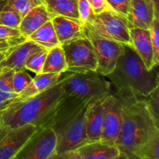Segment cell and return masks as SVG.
Masks as SVG:
<instances>
[{
	"mask_svg": "<svg viewBox=\"0 0 159 159\" xmlns=\"http://www.w3.org/2000/svg\"><path fill=\"white\" fill-rule=\"evenodd\" d=\"M106 78L111 83L113 93L118 97L142 99L159 87L158 65L148 70L134 48L125 45L116 67Z\"/></svg>",
	"mask_w": 159,
	"mask_h": 159,
	"instance_id": "cell-1",
	"label": "cell"
},
{
	"mask_svg": "<svg viewBox=\"0 0 159 159\" xmlns=\"http://www.w3.org/2000/svg\"><path fill=\"white\" fill-rule=\"evenodd\" d=\"M122 104L123 121L115 145L130 159H141V150L151 135L159 129L144 98L118 97Z\"/></svg>",
	"mask_w": 159,
	"mask_h": 159,
	"instance_id": "cell-2",
	"label": "cell"
},
{
	"mask_svg": "<svg viewBox=\"0 0 159 159\" xmlns=\"http://www.w3.org/2000/svg\"><path fill=\"white\" fill-rule=\"evenodd\" d=\"M63 95L60 80L43 93L22 102H12L0 111V127L10 130L26 124L39 128Z\"/></svg>",
	"mask_w": 159,
	"mask_h": 159,
	"instance_id": "cell-3",
	"label": "cell"
},
{
	"mask_svg": "<svg viewBox=\"0 0 159 159\" xmlns=\"http://www.w3.org/2000/svg\"><path fill=\"white\" fill-rule=\"evenodd\" d=\"M62 86L65 94L84 101L104 98L113 93L110 81L96 71L72 72L62 74Z\"/></svg>",
	"mask_w": 159,
	"mask_h": 159,
	"instance_id": "cell-4",
	"label": "cell"
},
{
	"mask_svg": "<svg viewBox=\"0 0 159 159\" xmlns=\"http://www.w3.org/2000/svg\"><path fill=\"white\" fill-rule=\"evenodd\" d=\"M85 26L96 35L132 47L130 27L127 18L112 9L94 14L88 22L85 23Z\"/></svg>",
	"mask_w": 159,
	"mask_h": 159,
	"instance_id": "cell-5",
	"label": "cell"
},
{
	"mask_svg": "<svg viewBox=\"0 0 159 159\" xmlns=\"http://www.w3.org/2000/svg\"><path fill=\"white\" fill-rule=\"evenodd\" d=\"M66 60L68 71H96L97 60L93 44L87 36L66 42L61 45Z\"/></svg>",
	"mask_w": 159,
	"mask_h": 159,
	"instance_id": "cell-6",
	"label": "cell"
},
{
	"mask_svg": "<svg viewBox=\"0 0 159 159\" xmlns=\"http://www.w3.org/2000/svg\"><path fill=\"white\" fill-rule=\"evenodd\" d=\"M89 104L66 125L55 132L57 144L52 156L72 152L89 142L85 132V113Z\"/></svg>",
	"mask_w": 159,
	"mask_h": 159,
	"instance_id": "cell-7",
	"label": "cell"
},
{
	"mask_svg": "<svg viewBox=\"0 0 159 159\" xmlns=\"http://www.w3.org/2000/svg\"><path fill=\"white\" fill-rule=\"evenodd\" d=\"M85 34L91 41L96 54L97 60L96 72L106 77L115 68L118 59L124 53L125 45L96 35L85 26Z\"/></svg>",
	"mask_w": 159,
	"mask_h": 159,
	"instance_id": "cell-8",
	"label": "cell"
},
{
	"mask_svg": "<svg viewBox=\"0 0 159 159\" xmlns=\"http://www.w3.org/2000/svg\"><path fill=\"white\" fill-rule=\"evenodd\" d=\"M91 101L81 100L65 94L63 92L61 99L43 120L38 129L51 127L54 132H57L66 125L68 121L74 118Z\"/></svg>",
	"mask_w": 159,
	"mask_h": 159,
	"instance_id": "cell-9",
	"label": "cell"
},
{
	"mask_svg": "<svg viewBox=\"0 0 159 159\" xmlns=\"http://www.w3.org/2000/svg\"><path fill=\"white\" fill-rule=\"evenodd\" d=\"M57 144L56 134L51 127L40 128L16 155L18 159H49Z\"/></svg>",
	"mask_w": 159,
	"mask_h": 159,
	"instance_id": "cell-10",
	"label": "cell"
},
{
	"mask_svg": "<svg viewBox=\"0 0 159 159\" xmlns=\"http://www.w3.org/2000/svg\"><path fill=\"white\" fill-rule=\"evenodd\" d=\"M102 106L103 122L100 141L115 144L122 126V104L116 95L112 93L104 98Z\"/></svg>",
	"mask_w": 159,
	"mask_h": 159,
	"instance_id": "cell-11",
	"label": "cell"
},
{
	"mask_svg": "<svg viewBox=\"0 0 159 159\" xmlns=\"http://www.w3.org/2000/svg\"><path fill=\"white\" fill-rule=\"evenodd\" d=\"M37 130L36 126L26 124L9 130L0 139V159L16 156Z\"/></svg>",
	"mask_w": 159,
	"mask_h": 159,
	"instance_id": "cell-12",
	"label": "cell"
},
{
	"mask_svg": "<svg viewBox=\"0 0 159 159\" xmlns=\"http://www.w3.org/2000/svg\"><path fill=\"white\" fill-rule=\"evenodd\" d=\"M130 27L150 30L154 20L158 18V10L152 0H130L127 16Z\"/></svg>",
	"mask_w": 159,
	"mask_h": 159,
	"instance_id": "cell-13",
	"label": "cell"
},
{
	"mask_svg": "<svg viewBox=\"0 0 159 159\" xmlns=\"http://www.w3.org/2000/svg\"><path fill=\"white\" fill-rule=\"evenodd\" d=\"M132 48L137 53L148 70H152L156 65L151 40L150 30L138 27L130 28Z\"/></svg>",
	"mask_w": 159,
	"mask_h": 159,
	"instance_id": "cell-14",
	"label": "cell"
},
{
	"mask_svg": "<svg viewBox=\"0 0 159 159\" xmlns=\"http://www.w3.org/2000/svg\"><path fill=\"white\" fill-rule=\"evenodd\" d=\"M43 49L42 47L35 42L26 39L20 44H17L12 50L9 55L0 62L2 69H11L14 71L25 69V63L32 54L40 50Z\"/></svg>",
	"mask_w": 159,
	"mask_h": 159,
	"instance_id": "cell-15",
	"label": "cell"
},
{
	"mask_svg": "<svg viewBox=\"0 0 159 159\" xmlns=\"http://www.w3.org/2000/svg\"><path fill=\"white\" fill-rule=\"evenodd\" d=\"M51 23L61 45L85 35V23L80 20L54 16Z\"/></svg>",
	"mask_w": 159,
	"mask_h": 159,
	"instance_id": "cell-16",
	"label": "cell"
},
{
	"mask_svg": "<svg viewBox=\"0 0 159 159\" xmlns=\"http://www.w3.org/2000/svg\"><path fill=\"white\" fill-rule=\"evenodd\" d=\"M104 98L91 101L87 107L85 113V132L89 142L100 141L103 122L102 102Z\"/></svg>",
	"mask_w": 159,
	"mask_h": 159,
	"instance_id": "cell-17",
	"label": "cell"
},
{
	"mask_svg": "<svg viewBox=\"0 0 159 159\" xmlns=\"http://www.w3.org/2000/svg\"><path fill=\"white\" fill-rule=\"evenodd\" d=\"M53 17L54 16L48 11L43 3L38 5L28 11L22 18L18 30L22 36L26 39L44 23L51 20Z\"/></svg>",
	"mask_w": 159,
	"mask_h": 159,
	"instance_id": "cell-18",
	"label": "cell"
},
{
	"mask_svg": "<svg viewBox=\"0 0 159 159\" xmlns=\"http://www.w3.org/2000/svg\"><path fill=\"white\" fill-rule=\"evenodd\" d=\"M62 74L58 73H40L33 78L30 83L15 99L14 102H22L37 96L57 83Z\"/></svg>",
	"mask_w": 159,
	"mask_h": 159,
	"instance_id": "cell-19",
	"label": "cell"
},
{
	"mask_svg": "<svg viewBox=\"0 0 159 159\" xmlns=\"http://www.w3.org/2000/svg\"><path fill=\"white\" fill-rule=\"evenodd\" d=\"M84 159H114L120 155L115 144H109L101 141L87 142L76 149Z\"/></svg>",
	"mask_w": 159,
	"mask_h": 159,
	"instance_id": "cell-20",
	"label": "cell"
},
{
	"mask_svg": "<svg viewBox=\"0 0 159 159\" xmlns=\"http://www.w3.org/2000/svg\"><path fill=\"white\" fill-rule=\"evenodd\" d=\"M26 39L35 42L36 43L47 50H50L54 47L61 45L57 40L51 20L44 23Z\"/></svg>",
	"mask_w": 159,
	"mask_h": 159,
	"instance_id": "cell-21",
	"label": "cell"
},
{
	"mask_svg": "<svg viewBox=\"0 0 159 159\" xmlns=\"http://www.w3.org/2000/svg\"><path fill=\"white\" fill-rule=\"evenodd\" d=\"M68 69L65 54L61 45L48 50L42 73L63 74Z\"/></svg>",
	"mask_w": 159,
	"mask_h": 159,
	"instance_id": "cell-22",
	"label": "cell"
},
{
	"mask_svg": "<svg viewBox=\"0 0 159 159\" xmlns=\"http://www.w3.org/2000/svg\"><path fill=\"white\" fill-rule=\"evenodd\" d=\"M43 3L53 16H61L79 20L76 0H43Z\"/></svg>",
	"mask_w": 159,
	"mask_h": 159,
	"instance_id": "cell-23",
	"label": "cell"
},
{
	"mask_svg": "<svg viewBox=\"0 0 159 159\" xmlns=\"http://www.w3.org/2000/svg\"><path fill=\"white\" fill-rule=\"evenodd\" d=\"M14 71L2 69L0 71V95L6 100H15L18 95L16 94L12 88V77Z\"/></svg>",
	"mask_w": 159,
	"mask_h": 159,
	"instance_id": "cell-24",
	"label": "cell"
},
{
	"mask_svg": "<svg viewBox=\"0 0 159 159\" xmlns=\"http://www.w3.org/2000/svg\"><path fill=\"white\" fill-rule=\"evenodd\" d=\"M21 20L22 16L20 14L6 3L0 12V25L18 29Z\"/></svg>",
	"mask_w": 159,
	"mask_h": 159,
	"instance_id": "cell-25",
	"label": "cell"
},
{
	"mask_svg": "<svg viewBox=\"0 0 159 159\" xmlns=\"http://www.w3.org/2000/svg\"><path fill=\"white\" fill-rule=\"evenodd\" d=\"M159 159V129L153 132L141 150V158Z\"/></svg>",
	"mask_w": 159,
	"mask_h": 159,
	"instance_id": "cell-26",
	"label": "cell"
},
{
	"mask_svg": "<svg viewBox=\"0 0 159 159\" xmlns=\"http://www.w3.org/2000/svg\"><path fill=\"white\" fill-rule=\"evenodd\" d=\"M48 51V50L43 48L32 54L25 63V69L29 70L36 75L42 73Z\"/></svg>",
	"mask_w": 159,
	"mask_h": 159,
	"instance_id": "cell-27",
	"label": "cell"
},
{
	"mask_svg": "<svg viewBox=\"0 0 159 159\" xmlns=\"http://www.w3.org/2000/svg\"><path fill=\"white\" fill-rule=\"evenodd\" d=\"M33 78L26 73V70L14 71L12 77V88L16 94L19 95L31 82Z\"/></svg>",
	"mask_w": 159,
	"mask_h": 159,
	"instance_id": "cell-28",
	"label": "cell"
},
{
	"mask_svg": "<svg viewBox=\"0 0 159 159\" xmlns=\"http://www.w3.org/2000/svg\"><path fill=\"white\" fill-rule=\"evenodd\" d=\"M7 3L16 9L23 18L31 9L43 4V0H9Z\"/></svg>",
	"mask_w": 159,
	"mask_h": 159,
	"instance_id": "cell-29",
	"label": "cell"
},
{
	"mask_svg": "<svg viewBox=\"0 0 159 159\" xmlns=\"http://www.w3.org/2000/svg\"><path fill=\"white\" fill-rule=\"evenodd\" d=\"M148 109L151 115L156 122L158 123V111H159V87L155 89L148 96L144 98Z\"/></svg>",
	"mask_w": 159,
	"mask_h": 159,
	"instance_id": "cell-30",
	"label": "cell"
},
{
	"mask_svg": "<svg viewBox=\"0 0 159 159\" xmlns=\"http://www.w3.org/2000/svg\"><path fill=\"white\" fill-rule=\"evenodd\" d=\"M151 40L153 48L154 57L156 65L159 64V20L155 18L150 28Z\"/></svg>",
	"mask_w": 159,
	"mask_h": 159,
	"instance_id": "cell-31",
	"label": "cell"
},
{
	"mask_svg": "<svg viewBox=\"0 0 159 159\" xmlns=\"http://www.w3.org/2000/svg\"><path fill=\"white\" fill-rule=\"evenodd\" d=\"M78 12L79 15V20L84 23L88 22L94 15L93 9L88 0H76Z\"/></svg>",
	"mask_w": 159,
	"mask_h": 159,
	"instance_id": "cell-32",
	"label": "cell"
},
{
	"mask_svg": "<svg viewBox=\"0 0 159 159\" xmlns=\"http://www.w3.org/2000/svg\"><path fill=\"white\" fill-rule=\"evenodd\" d=\"M108 6L116 13L127 17L130 9V0H106Z\"/></svg>",
	"mask_w": 159,
	"mask_h": 159,
	"instance_id": "cell-33",
	"label": "cell"
},
{
	"mask_svg": "<svg viewBox=\"0 0 159 159\" xmlns=\"http://www.w3.org/2000/svg\"><path fill=\"white\" fill-rule=\"evenodd\" d=\"M0 39L5 40H25L18 29L0 25Z\"/></svg>",
	"mask_w": 159,
	"mask_h": 159,
	"instance_id": "cell-34",
	"label": "cell"
},
{
	"mask_svg": "<svg viewBox=\"0 0 159 159\" xmlns=\"http://www.w3.org/2000/svg\"><path fill=\"white\" fill-rule=\"evenodd\" d=\"M88 2H89L94 14H99L108 9H111L106 0H88Z\"/></svg>",
	"mask_w": 159,
	"mask_h": 159,
	"instance_id": "cell-35",
	"label": "cell"
},
{
	"mask_svg": "<svg viewBox=\"0 0 159 159\" xmlns=\"http://www.w3.org/2000/svg\"><path fill=\"white\" fill-rule=\"evenodd\" d=\"M23 40H7V41L0 42V51H4V50L9 49L12 47L16 46V45L21 43L22 42L24 41Z\"/></svg>",
	"mask_w": 159,
	"mask_h": 159,
	"instance_id": "cell-36",
	"label": "cell"
},
{
	"mask_svg": "<svg viewBox=\"0 0 159 159\" xmlns=\"http://www.w3.org/2000/svg\"><path fill=\"white\" fill-rule=\"evenodd\" d=\"M19 44H20V43H19ZM14 48H15V46L12 47V48H10L9 49L4 50V51H0V62H1L2 61L4 60V59L6 58L8 55H9V53L12 51V50Z\"/></svg>",
	"mask_w": 159,
	"mask_h": 159,
	"instance_id": "cell-37",
	"label": "cell"
},
{
	"mask_svg": "<svg viewBox=\"0 0 159 159\" xmlns=\"http://www.w3.org/2000/svg\"><path fill=\"white\" fill-rule=\"evenodd\" d=\"M13 102V101L12 100H6V99H4V98L0 95V111H1L2 110H3L5 107H7L9 104H10L11 102Z\"/></svg>",
	"mask_w": 159,
	"mask_h": 159,
	"instance_id": "cell-38",
	"label": "cell"
},
{
	"mask_svg": "<svg viewBox=\"0 0 159 159\" xmlns=\"http://www.w3.org/2000/svg\"><path fill=\"white\" fill-rule=\"evenodd\" d=\"M8 131H9V130H7L6 129H5V128H3V127H0V139H1V138H2V137L4 136V135L6 134L7 133Z\"/></svg>",
	"mask_w": 159,
	"mask_h": 159,
	"instance_id": "cell-39",
	"label": "cell"
},
{
	"mask_svg": "<svg viewBox=\"0 0 159 159\" xmlns=\"http://www.w3.org/2000/svg\"><path fill=\"white\" fill-rule=\"evenodd\" d=\"M9 0H0V12L2 10V9L4 8V6H6V3L8 2Z\"/></svg>",
	"mask_w": 159,
	"mask_h": 159,
	"instance_id": "cell-40",
	"label": "cell"
},
{
	"mask_svg": "<svg viewBox=\"0 0 159 159\" xmlns=\"http://www.w3.org/2000/svg\"><path fill=\"white\" fill-rule=\"evenodd\" d=\"M114 159H130V158H129L127 156H126V155H124V154L120 153V155L119 156L117 157V158H114Z\"/></svg>",
	"mask_w": 159,
	"mask_h": 159,
	"instance_id": "cell-41",
	"label": "cell"
},
{
	"mask_svg": "<svg viewBox=\"0 0 159 159\" xmlns=\"http://www.w3.org/2000/svg\"><path fill=\"white\" fill-rule=\"evenodd\" d=\"M26 40V39H25ZM7 40H5V39H0V42L7 41Z\"/></svg>",
	"mask_w": 159,
	"mask_h": 159,
	"instance_id": "cell-42",
	"label": "cell"
},
{
	"mask_svg": "<svg viewBox=\"0 0 159 159\" xmlns=\"http://www.w3.org/2000/svg\"><path fill=\"white\" fill-rule=\"evenodd\" d=\"M10 159H18L17 158V157H16V156H14V157H12V158H10Z\"/></svg>",
	"mask_w": 159,
	"mask_h": 159,
	"instance_id": "cell-43",
	"label": "cell"
},
{
	"mask_svg": "<svg viewBox=\"0 0 159 159\" xmlns=\"http://www.w3.org/2000/svg\"><path fill=\"white\" fill-rule=\"evenodd\" d=\"M1 69H2V67H1V65H0V71H1Z\"/></svg>",
	"mask_w": 159,
	"mask_h": 159,
	"instance_id": "cell-44",
	"label": "cell"
},
{
	"mask_svg": "<svg viewBox=\"0 0 159 159\" xmlns=\"http://www.w3.org/2000/svg\"><path fill=\"white\" fill-rule=\"evenodd\" d=\"M141 159H148V158H142Z\"/></svg>",
	"mask_w": 159,
	"mask_h": 159,
	"instance_id": "cell-45",
	"label": "cell"
}]
</instances>
